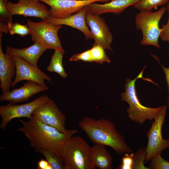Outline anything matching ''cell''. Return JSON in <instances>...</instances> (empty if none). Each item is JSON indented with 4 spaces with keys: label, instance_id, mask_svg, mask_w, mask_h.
Returning <instances> with one entry per match:
<instances>
[{
    "label": "cell",
    "instance_id": "4fadbf2b",
    "mask_svg": "<svg viewBox=\"0 0 169 169\" xmlns=\"http://www.w3.org/2000/svg\"><path fill=\"white\" fill-rule=\"evenodd\" d=\"M8 7L13 16L36 17L43 21H45L49 17V10L38 0H18L17 3L9 1Z\"/></svg>",
    "mask_w": 169,
    "mask_h": 169
},
{
    "label": "cell",
    "instance_id": "7a4b0ae2",
    "mask_svg": "<svg viewBox=\"0 0 169 169\" xmlns=\"http://www.w3.org/2000/svg\"><path fill=\"white\" fill-rule=\"evenodd\" d=\"M78 124L95 144L110 146L119 154L132 152L124 136L117 130L115 124L110 120L84 116Z\"/></svg>",
    "mask_w": 169,
    "mask_h": 169
},
{
    "label": "cell",
    "instance_id": "e0dca14e",
    "mask_svg": "<svg viewBox=\"0 0 169 169\" xmlns=\"http://www.w3.org/2000/svg\"><path fill=\"white\" fill-rule=\"evenodd\" d=\"M140 0H112L103 4L93 3L87 6V11L92 14L99 15L109 13L119 14L127 8L134 6Z\"/></svg>",
    "mask_w": 169,
    "mask_h": 169
},
{
    "label": "cell",
    "instance_id": "44dd1931",
    "mask_svg": "<svg viewBox=\"0 0 169 169\" xmlns=\"http://www.w3.org/2000/svg\"><path fill=\"white\" fill-rule=\"evenodd\" d=\"M12 16L8 9L7 0H0V32L8 33V25L12 23Z\"/></svg>",
    "mask_w": 169,
    "mask_h": 169
},
{
    "label": "cell",
    "instance_id": "d6986e66",
    "mask_svg": "<svg viewBox=\"0 0 169 169\" xmlns=\"http://www.w3.org/2000/svg\"><path fill=\"white\" fill-rule=\"evenodd\" d=\"M90 159L93 166L100 169H111L113 160L105 146L95 144L90 147Z\"/></svg>",
    "mask_w": 169,
    "mask_h": 169
},
{
    "label": "cell",
    "instance_id": "7402d4cb",
    "mask_svg": "<svg viewBox=\"0 0 169 169\" xmlns=\"http://www.w3.org/2000/svg\"><path fill=\"white\" fill-rule=\"evenodd\" d=\"M35 151L40 153L45 157L52 169H65L64 165L60 157L52 150L44 148Z\"/></svg>",
    "mask_w": 169,
    "mask_h": 169
},
{
    "label": "cell",
    "instance_id": "52a82bcc",
    "mask_svg": "<svg viewBox=\"0 0 169 169\" xmlns=\"http://www.w3.org/2000/svg\"><path fill=\"white\" fill-rule=\"evenodd\" d=\"M49 99L45 94L26 104L15 105L9 103L6 105H0V115L2 118L0 128L4 130L9 122L14 118L26 117L30 119L34 111Z\"/></svg>",
    "mask_w": 169,
    "mask_h": 169
},
{
    "label": "cell",
    "instance_id": "83f0119b",
    "mask_svg": "<svg viewBox=\"0 0 169 169\" xmlns=\"http://www.w3.org/2000/svg\"><path fill=\"white\" fill-rule=\"evenodd\" d=\"M134 153H126L122 159L121 164L117 168L118 169H133Z\"/></svg>",
    "mask_w": 169,
    "mask_h": 169
},
{
    "label": "cell",
    "instance_id": "f1b7e54d",
    "mask_svg": "<svg viewBox=\"0 0 169 169\" xmlns=\"http://www.w3.org/2000/svg\"><path fill=\"white\" fill-rule=\"evenodd\" d=\"M69 61H76L82 60L85 62H94L90 49H88L82 53L75 54L70 58Z\"/></svg>",
    "mask_w": 169,
    "mask_h": 169
},
{
    "label": "cell",
    "instance_id": "1f68e13d",
    "mask_svg": "<svg viewBox=\"0 0 169 169\" xmlns=\"http://www.w3.org/2000/svg\"><path fill=\"white\" fill-rule=\"evenodd\" d=\"M37 168L38 169H52L48 161L42 158L37 162Z\"/></svg>",
    "mask_w": 169,
    "mask_h": 169
},
{
    "label": "cell",
    "instance_id": "3957f363",
    "mask_svg": "<svg viewBox=\"0 0 169 169\" xmlns=\"http://www.w3.org/2000/svg\"><path fill=\"white\" fill-rule=\"evenodd\" d=\"M146 66V65L144 66L138 75L134 79H126L125 91L121 94V100L129 104L126 111L129 119L141 125L146 120H154L162 108V106L152 108L144 106L141 103L137 95L135 83L137 79L141 78L154 83L151 79L143 77V71Z\"/></svg>",
    "mask_w": 169,
    "mask_h": 169
},
{
    "label": "cell",
    "instance_id": "6da1fadb",
    "mask_svg": "<svg viewBox=\"0 0 169 169\" xmlns=\"http://www.w3.org/2000/svg\"><path fill=\"white\" fill-rule=\"evenodd\" d=\"M22 125L17 130L23 133L35 151L47 149L54 151L62 161L63 149L65 144L77 132L76 129L68 130L62 133L56 128L43 123L32 115L26 121L20 120Z\"/></svg>",
    "mask_w": 169,
    "mask_h": 169
},
{
    "label": "cell",
    "instance_id": "4dcf8cb0",
    "mask_svg": "<svg viewBox=\"0 0 169 169\" xmlns=\"http://www.w3.org/2000/svg\"><path fill=\"white\" fill-rule=\"evenodd\" d=\"M167 54L169 55V51L167 52ZM157 60H158L162 68L165 76V80L167 84L168 91V94L167 96V101L168 106L169 108V67H165L160 62L158 59H157Z\"/></svg>",
    "mask_w": 169,
    "mask_h": 169
},
{
    "label": "cell",
    "instance_id": "484cf974",
    "mask_svg": "<svg viewBox=\"0 0 169 169\" xmlns=\"http://www.w3.org/2000/svg\"><path fill=\"white\" fill-rule=\"evenodd\" d=\"M8 33L12 35L14 34L19 35L21 37H24L30 34L28 26L19 23H12L8 25Z\"/></svg>",
    "mask_w": 169,
    "mask_h": 169
},
{
    "label": "cell",
    "instance_id": "9c48e42d",
    "mask_svg": "<svg viewBox=\"0 0 169 169\" xmlns=\"http://www.w3.org/2000/svg\"><path fill=\"white\" fill-rule=\"evenodd\" d=\"M32 115L39 121L56 128L62 133L68 130L65 127L66 117L52 100L49 99L38 107Z\"/></svg>",
    "mask_w": 169,
    "mask_h": 169
},
{
    "label": "cell",
    "instance_id": "7c38bea8",
    "mask_svg": "<svg viewBox=\"0 0 169 169\" xmlns=\"http://www.w3.org/2000/svg\"><path fill=\"white\" fill-rule=\"evenodd\" d=\"M16 65V75L12 85L14 87L21 81H32L40 85H46L45 80L52 84L51 79L49 76L22 58L13 56Z\"/></svg>",
    "mask_w": 169,
    "mask_h": 169
},
{
    "label": "cell",
    "instance_id": "cb8c5ba5",
    "mask_svg": "<svg viewBox=\"0 0 169 169\" xmlns=\"http://www.w3.org/2000/svg\"><path fill=\"white\" fill-rule=\"evenodd\" d=\"M169 0H140L134 6L140 11H150L153 8L166 3Z\"/></svg>",
    "mask_w": 169,
    "mask_h": 169
},
{
    "label": "cell",
    "instance_id": "8992f818",
    "mask_svg": "<svg viewBox=\"0 0 169 169\" xmlns=\"http://www.w3.org/2000/svg\"><path fill=\"white\" fill-rule=\"evenodd\" d=\"M26 25L29 28L32 41L37 42L46 49L64 51L58 36L61 25L42 21L36 22L28 19Z\"/></svg>",
    "mask_w": 169,
    "mask_h": 169
},
{
    "label": "cell",
    "instance_id": "30bf717a",
    "mask_svg": "<svg viewBox=\"0 0 169 169\" xmlns=\"http://www.w3.org/2000/svg\"><path fill=\"white\" fill-rule=\"evenodd\" d=\"M50 7L49 17L57 18L68 17L77 13L90 4L108 2L112 0H38Z\"/></svg>",
    "mask_w": 169,
    "mask_h": 169
},
{
    "label": "cell",
    "instance_id": "2e32d148",
    "mask_svg": "<svg viewBox=\"0 0 169 169\" xmlns=\"http://www.w3.org/2000/svg\"><path fill=\"white\" fill-rule=\"evenodd\" d=\"M86 6L77 13L68 17L57 18L49 17L45 21L56 25H65L77 29L83 33L86 40L93 39L85 20Z\"/></svg>",
    "mask_w": 169,
    "mask_h": 169
},
{
    "label": "cell",
    "instance_id": "603a6c76",
    "mask_svg": "<svg viewBox=\"0 0 169 169\" xmlns=\"http://www.w3.org/2000/svg\"><path fill=\"white\" fill-rule=\"evenodd\" d=\"M90 49L94 62L100 64L105 62L110 63V58L102 46L94 43Z\"/></svg>",
    "mask_w": 169,
    "mask_h": 169
},
{
    "label": "cell",
    "instance_id": "d6a6232c",
    "mask_svg": "<svg viewBox=\"0 0 169 169\" xmlns=\"http://www.w3.org/2000/svg\"><path fill=\"white\" fill-rule=\"evenodd\" d=\"M167 148H169V137L167 140Z\"/></svg>",
    "mask_w": 169,
    "mask_h": 169
},
{
    "label": "cell",
    "instance_id": "ffe728a7",
    "mask_svg": "<svg viewBox=\"0 0 169 169\" xmlns=\"http://www.w3.org/2000/svg\"><path fill=\"white\" fill-rule=\"evenodd\" d=\"M64 52L65 51L54 50V53L51 57L50 64L47 67L48 71L56 73L63 78H65L67 76L62 64Z\"/></svg>",
    "mask_w": 169,
    "mask_h": 169
},
{
    "label": "cell",
    "instance_id": "f546056e",
    "mask_svg": "<svg viewBox=\"0 0 169 169\" xmlns=\"http://www.w3.org/2000/svg\"><path fill=\"white\" fill-rule=\"evenodd\" d=\"M166 8L168 11V21L166 24L162 25L161 28V31L159 37L162 40L169 42V3L167 4Z\"/></svg>",
    "mask_w": 169,
    "mask_h": 169
},
{
    "label": "cell",
    "instance_id": "5bb4252c",
    "mask_svg": "<svg viewBox=\"0 0 169 169\" xmlns=\"http://www.w3.org/2000/svg\"><path fill=\"white\" fill-rule=\"evenodd\" d=\"M49 89L46 85H42L32 81H27L21 87L3 93L0 96V102L8 101L13 105L27 101L32 96Z\"/></svg>",
    "mask_w": 169,
    "mask_h": 169
},
{
    "label": "cell",
    "instance_id": "9a60e30c",
    "mask_svg": "<svg viewBox=\"0 0 169 169\" xmlns=\"http://www.w3.org/2000/svg\"><path fill=\"white\" fill-rule=\"evenodd\" d=\"M2 32H0V88L4 93L10 91L16 75V65L13 56L4 54L2 45Z\"/></svg>",
    "mask_w": 169,
    "mask_h": 169
},
{
    "label": "cell",
    "instance_id": "ac0fdd59",
    "mask_svg": "<svg viewBox=\"0 0 169 169\" xmlns=\"http://www.w3.org/2000/svg\"><path fill=\"white\" fill-rule=\"evenodd\" d=\"M47 49L37 42L31 46L23 49H17L12 47H6V53L19 57L36 67L40 58Z\"/></svg>",
    "mask_w": 169,
    "mask_h": 169
},
{
    "label": "cell",
    "instance_id": "ba28073f",
    "mask_svg": "<svg viewBox=\"0 0 169 169\" xmlns=\"http://www.w3.org/2000/svg\"><path fill=\"white\" fill-rule=\"evenodd\" d=\"M167 110L166 105L162 108L157 116L154 119L151 127L147 133L148 142L146 148V156L145 163L150 161L155 155L161 153L167 148V141L163 138L161 130Z\"/></svg>",
    "mask_w": 169,
    "mask_h": 169
},
{
    "label": "cell",
    "instance_id": "5b68a950",
    "mask_svg": "<svg viewBox=\"0 0 169 169\" xmlns=\"http://www.w3.org/2000/svg\"><path fill=\"white\" fill-rule=\"evenodd\" d=\"M166 10V7H163L156 11H140L136 15V28L141 31L142 35L140 41L142 45H151L160 47L158 39L161 29L159 27V23Z\"/></svg>",
    "mask_w": 169,
    "mask_h": 169
},
{
    "label": "cell",
    "instance_id": "277c9868",
    "mask_svg": "<svg viewBox=\"0 0 169 169\" xmlns=\"http://www.w3.org/2000/svg\"><path fill=\"white\" fill-rule=\"evenodd\" d=\"M90 147L81 137L72 136L62 151V161L65 169H95L90 159Z\"/></svg>",
    "mask_w": 169,
    "mask_h": 169
},
{
    "label": "cell",
    "instance_id": "4316f807",
    "mask_svg": "<svg viewBox=\"0 0 169 169\" xmlns=\"http://www.w3.org/2000/svg\"><path fill=\"white\" fill-rule=\"evenodd\" d=\"M150 161V169H169V161L162 158L161 153L154 156Z\"/></svg>",
    "mask_w": 169,
    "mask_h": 169
},
{
    "label": "cell",
    "instance_id": "d4e9b609",
    "mask_svg": "<svg viewBox=\"0 0 169 169\" xmlns=\"http://www.w3.org/2000/svg\"><path fill=\"white\" fill-rule=\"evenodd\" d=\"M146 156V148L142 147L139 148L133 156V169H150L144 165Z\"/></svg>",
    "mask_w": 169,
    "mask_h": 169
},
{
    "label": "cell",
    "instance_id": "8fae6325",
    "mask_svg": "<svg viewBox=\"0 0 169 169\" xmlns=\"http://www.w3.org/2000/svg\"><path fill=\"white\" fill-rule=\"evenodd\" d=\"M85 20L95 41V44L102 46L105 49L113 52L111 46L113 36L104 19L99 15L86 11Z\"/></svg>",
    "mask_w": 169,
    "mask_h": 169
}]
</instances>
